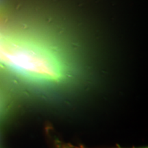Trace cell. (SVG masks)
I'll list each match as a JSON object with an SVG mask.
<instances>
[{
	"label": "cell",
	"instance_id": "1",
	"mask_svg": "<svg viewBox=\"0 0 148 148\" xmlns=\"http://www.w3.org/2000/svg\"><path fill=\"white\" fill-rule=\"evenodd\" d=\"M44 42L40 38L0 33V64L29 81H61L67 68L55 49Z\"/></svg>",
	"mask_w": 148,
	"mask_h": 148
},
{
	"label": "cell",
	"instance_id": "3",
	"mask_svg": "<svg viewBox=\"0 0 148 148\" xmlns=\"http://www.w3.org/2000/svg\"><path fill=\"white\" fill-rule=\"evenodd\" d=\"M146 148H147V147H146Z\"/></svg>",
	"mask_w": 148,
	"mask_h": 148
},
{
	"label": "cell",
	"instance_id": "2",
	"mask_svg": "<svg viewBox=\"0 0 148 148\" xmlns=\"http://www.w3.org/2000/svg\"><path fill=\"white\" fill-rule=\"evenodd\" d=\"M0 66H1V64H0Z\"/></svg>",
	"mask_w": 148,
	"mask_h": 148
}]
</instances>
